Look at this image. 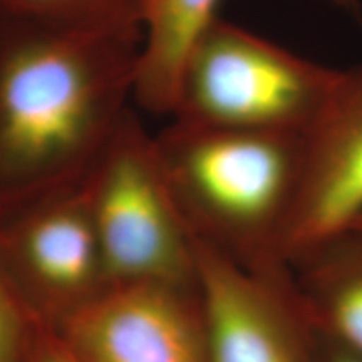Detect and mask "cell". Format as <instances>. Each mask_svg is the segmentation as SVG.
<instances>
[{
    "mask_svg": "<svg viewBox=\"0 0 362 362\" xmlns=\"http://www.w3.org/2000/svg\"><path fill=\"white\" fill-rule=\"evenodd\" d=\"M307 325H309V362H362L361 356L322 336L309 322Z\"/></svg>",
    "mask_w": 362,
    "mask_h": 362,
    "instance_id": "cell-13",
    "label": "cell"
},
{
    "mask_svg": "<svg viewBox=\"0 0 362 362\" xmlns=\"http://www.w3.org/2000/svg\"><path fill=\"white\" fill-rule=\"evenodd\" d=\"M54 332L81 362H206L198 280L111 284Z\"/></svg>",
    "mask_w": 362,
    "mask_h": 362,
    "instance_id": "cell-6",
    "label": "cell"
},
{
    "mask_svg": "<svg viewBox=\"0 0 362 362\" xmlns=\"http://www.w3.org/2000/svg\"><path fill=\"white\" fill-rule=\"evenodd\" d=\"M357 225H362V221H361V223H357Z\"/></svg>",
    "mask_w": 362,
    "mask_h": 362,
    "instance_id": "cell-16",
    "label": "cell"
},
{
    "mask_svg": "<svg viewBox=\"0 0 362 362\" xmlns=\"http://www.w3.org/2000/svg\"><path fill=\"white\" fill-rule=\"evenodd\" d=\"M155 146L198 243L250 269H285L280 252L300 187L304 133L170 119Z\"/></svg>",
    "mask_w": 362,
    "mask_h": 362,
    "instance_id": "cell-2",
    "label": "cell"
},
{
    "mask_svg": "<svg viewBox=\"0 0 362 362\" xmlns=\"http://www.w3.org/2000/svg\"><path fill=\"white\" fill-rule=\"evenodd\" d=\"M362 221V66L339 71L329 101L304 133L296 208L280 262Z\"/></svg>",
    "mask_w": 362,
    "mask_h": 362,
    "instance_id": "cell-8",
    "label": "cell"
},
{
    "mask_svg": "<svg viewBox=\"0 0 362 362\" xmlns=\"http://www.w3.org/2000/svg\"><path fill=\"white\" fill-rule=\"evenodd\" d=\"M90 215L111 284H197V240L134 110L86 176Z\"/></svg>",
    "mask_w": 362,
    "mask_h": 362,
    "instance_id": "cell-4",
    "label": "cell"
},
{
    "mask_svg": "<svg viewBox=\"0 0 362 362\" xmlns=\"http://www.w3.org/2000/svg\"><path fill=\"white\" fill-rule=\"evenodd\" d=\"M148 0H0V12L79 27V29H143Z\"/></svg>",
    "mask_w": 362,
    "mask_h": 362,
    "instance_id": "cell-11",
    "label": "cell"
},
{
    "mask_svg": "<svg viewBox=\"0 0 362 362\" xmlns=\"http://www.w3.org/2000/svg\"><path fill=\"white\" fill-rule=\"evenodd\" d=\"M220 0H148L134 104L171 116L176 83L189 47L218 19Z\"/></svg>",
    "mask_w": 362,
    "mask_h": 362,
    "instance_id": "cell-10",
    "label": "cell"
},
{
    "mask_svg": "<svg viewBox=\"0 0 362 362\" xmlns=\"http://www.w3.org/2000/svg\"><path fill=\"white\" fill-rule=\"evenodd\" d=\"M0 270L35 322L51 330L110 287L86 178L0 215Z\"/></svg>",
    "mask_w": 362,
    "mask_h": 362,
    "instance_id": "cell-5",
    "label": "cell"
},
{
    "mask_svg": "<svg viewBox=\"0 0 362 362\" xmlns=\"http://www.w3.org/2000/svg\"><path fill=\"white\" fill-rule=\"evenodd\" d=\"M141 44L0 12V215L89 175L133 111Z\"/></svg>",
    "mask_w": 362,
    "mask_h": 362,
    "instance_id": "cell-1",
    "label": "cell"
},
{
    "mask_svg": "<svg viewBox=\"0 0 362 362\" xmlns=\"http://www.w3.org/2000/svg\"><path fill=\"white\" fill-rule=\"evenodd\" d=\"M206 362H309V325L287 269H250L197 242Z\"/></svg>",
    "mask_w": 362,
    "mask_h": 362,
    "instance_id": "cell-7",
    "label": "cell"
},
{
    "mask_svg": "<svg viewBox=\"0 0 362 362\" xmlns=\"http://www.w3.org/2000/svg\"><path fill=\"white\" fill-rule=\"evenodd\" d=\"M42 329L0 270V362H30Z\"/></svg>",
    "mask_w": 362,
    "mask_h": 362,
    "instance_id": "cell-12",
    "label": "cell"
},
{
    "mask_svg": "<svg viewBox=\"0 0 362 362\" xmlns=\"http://www.w3.org/2000/svg\"><path fill=\"white\" fill-rule=\"evenodd\" d=\"M285 269L307 322L362 357V225L320 240Z\"/></svg>",
    "mask_w": 362,
    "mask_h": 362,
    "instance_id": "cell-9",
    "label": "cell"
},
{
    "mask_svg": "<svg viewBox=\"0 0 362 362\" xmlns=\"http://www.w3.org/2000/svg\"><path fill=\"white\" fill-rule=\"evenodd\" d=\"M30 362H81L51 329H42Z\"/></svg>",
    "mask_w": 362,
    "mask_h": 362,
    "instance_id": "cell-14",
    "label": "cell"
},
{
    "mask_svg": "<svg viewBox=\"0 0 362 362\" xmlns=\"http://www.w3.org/2000/svg\"><path fill=\"white\" fill-rule=\"evenodd\" d=\"M327 2L349 13H359L361 11V0H327Z\"/></svg>",
    "mask_w": 362,
    "mask_h": 362,
    "instance_id": "cell-15",
    "label": "cell"
},
{
    "mask_svg": "<svg viewBox=\"0 0 362 362\" xmlns=\"http://www.w3.org/2000/svg\"><path fill=\"white\" fill-rule=\"evenodd\" d=\"M337 72L218 17L185 57L170 119L305 133Z\"/></svg>",
    "mask_w": 362,
    "mask_h": 362,
    "instance_id": "cell-3",
    "label": "cell"
}]
</instances>
